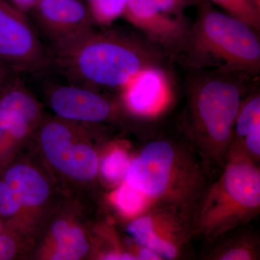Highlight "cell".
I'll list each match as a JSON object with an SVG mask.
<instances>
[{"instance_id": "obj_4", "label": "cell", "mask_w": 260, "mask_h": 260, "mask_svg": "<svg viewBox=\"0 0 260 260\" xmlns=\"http://www.w3.org/2000/svg\"><path fill=\"white\" fill-rule=\"evenodd\" d=\"M260 213V168L234 142L220 177L206 186L190 215L193 236L207 242L245 226Z\"/></svg>"}, {"instance_id": "obj_21", "label": "cell", "mask_w": 260, "mask_h": 260, "mask_svg": "<svg viewBox=\"0 0 260 260\" xmlns=\"http://www.w3.org/2000/svg\"><path fill=\"white\" fill-rule=\"evenodd\" d=\"M128 0H89L88 8L94 24L107 27L121 17Z\"/></svg>"}, {"instance_id": "obj_20", "label": "cell", "mask_w": 260, "mask_h": 260, "mask_svg": "<svg viewBox=\"0 0 260 260\" xmlns=\"http://www.w3.org/2000/svg\"><path fill=\"white\" fill-rule=\"evenodd\" d=\"M218 5L225 13L245 22L253 28H260V7L253 0H206Z\"/></svg>"}, {"instance_id": "obj_18", "label": "cell", "mask_w": 260, "mask_h": 260, "mask_svg": "<svg viewBox=\"0 0 260 260\" xmlns=\"http://www.w3.org/2000/svg\"><path fill=\"white\" fill-rule=\"evenodd\" d=\"M260 121V94L254 90L243 99L234 125V141L244 139L256 123Z\"/></svg>"}, {"instance_id": "obj_3", "label": "cell", "mask_w": 260, "mask_h": 260, "mask_svg": "<svg viewBox=\"0 0 260 260\" xmlns=\"http://www.w3.org/2000/svg\"><path fill=\"white\" fill-rule=\"evenodd\" d=\"M208 170L191 145L157 138L132 159L126 183L141 191L153 205L190 215L208 186Z\"/></svg>"}, {"instance_id": "obj_17", "label": "cell", "mask_w": 260, "mask_h": 260, "mask_svg": "<svg viewBox=\"0 0 260 260\" xmlns=\"http://www.w3.org/2000/svg\"><path fill=\"white\" fill-rule=\"evenodd\" d=\"M112 200L124 216L133 219L145 213L153 206L148 197L130 186L125 181L113 193Z\"/></svg>"}, {"instance_id": "obj_27", "label": "cell", "mask_w": 260, "mask_h": 260, "mask_svg": "<svg viewBox=\"0 0 260 260\" xmlns=\"http://www.w3.org/2000/svg\"><path fill=\"white\" fill-rule=\"evenodd\" d=\"M2 232V226H1V223H0V234H1Z\"/></svg>"}, {"instance_id": "obj_14", "label": "cell", "mask_w": 260, "mask_h": 260, "mask_svg": "<svg viewBox=\"0 0 260 260\" xmlns=\"http://www.w3.org/2000/svg\"><path fill=\"white\" fill-rule=\"evenodd\" d=\"M5 182L18 195L22 205L39 206L47 200L49 188L35 169L25 165L12 167L6 173Z\"/></svg>"}, {"instance_id": "obj_26", "label": "cell", "mask_w": 260, "mask_h": 260, "mask_svg": "<svg viewBox=\"0 0 260 260\" xmlns=\"http://www.w3.org/2000/svg\"><path fill=\"white\" fill-rule=\"evenodd\" d=\"M15 8L21 10L24 13L31 11L32 8L40 0H8Z\"/></svg>"}, {"instance_id": "obj_22", "label": "cell", "mask_w": 260, "mask_h": 260, "mask_svg": "<svg viewBox=\"0 0 260 260\" xmlns=\"http://www.w3.org/2000/svg\"><path fill=\"white\" fill-rule=\"evenodd\" d=\"M21 206L18 195L5 181H0V215H14Z\"/></svg>"}, {"instance_id": "obj_13", "label": "cell", "mask_w": 260, "mask_h": 260, "mask_svg": "<svg viewBox=\"0 0 260 260\" xmlns=\"http://www.w3.org/2000/svg\"><path fill=\"white\" fill-rule=\"evenodd\" d=\"M42 109L36 98L16 75L0 94V136L23 139L40 122Z\"/></svg>"}, {"instance_id": "obj_6", "label": "cell", "mask_w": 260, "mask_h": 260, "mask_svg": "<svg viewBox=\"0 0 260 260\" xmlns=\"http://www.w3.org/2000/svg\"><path fill=\"white\" fill-rule=\"evenodd\" d=\"M200 0H128L122 17L156 46L168 59L182 61L192 24L186 9Z\"/></svg>"}, {"instance_id": "obj_1", "label": "cell", "mask_w": 260, "mask_h": 260, "mask_svg": "<svg viewBox=\"0 0 260 260\" xmlns=\"http://www.w3.org/2000/svg\"><path fill=\"white\" fill-rule=\"evenodd\" d=\"M51 68L68 83L119 90L146 68L164 66L167 56L142 34L117 28L95 29L51 45Z\"/></svg>"}, {"instance_id": "obj_9", "label": "cell", "mask_w": 260, "mask_h": 260, "mask_svg": "<svg viewBox=\"0 0 260 260\" xmlns=\"http://www.w3.org/2000/svg\"><path fill=\"white\" fill-rule=\"evenodd\" d=\"M59 118L46 121L41 128V145L46 157L65 175L77 180H92L99 172L96 153L88 145L75 143V128L70 120Z\"/></svg>"}, {"instance_id": "obj_23", "label": "cell", "mask_w": 260, "mask_h": 260, "mask_svg": "<svg viewBox=\"0 0 260 260\" xmlns=\"http://www.w3.org/2000/svg\"><path fill=\"white\" fill-rule=\"evenodd\" d=\"M236 142V141H234ZM254 161L260 160V121L251 128L249 133L240 142H237Z\"/></svg>"}, {"instance_id": "obj_2", "label": "cell", "mask_w": 260, "mask_h": 260, "mask_svg": "<svg viewBox=\"0 0 260 260\" xmlns=\"http://www.w3.org/2000/svg\"><path fill=\"white\" fill-rule=\"evenodd\" d=\"M187 89L185 121L189 144L207 170L223 169L234 141V125L249 75L199 70Z\"/></svg>"}, {"instance_id": "obj_16", "label": "cell", "mask_w": 260, "mask_h": 260, "mask_svg": "<svg viewBox=\"0 0 260 260\" xmlns=\"http://www.w3.org/2000/svg\"><path fill=\"white\" fill-rule=\"evenodd\" d=\"M51 232L57 244L52 259L77 260L86 255L88 244L80 228L59 220L53 225Z\"/></svg>"}, {"instance_id": "obj_5", "label": "cell", "mask_w": 260, "mask_h": 260, "mask_svg": "<svg viewBox=\"0 0 260 260\" xmlns=\"http://www.w3.org/2000/svg\"><path fill=\"white\" fill-rule=\"evenodd\" d=\"M182 62L195 70H216L251 76L260 69L257 30L209 2L200 0Z\"/></svg>"}, {"instance_id": "obj_15", "label": "cell", "mask_w": 260, "mask_h": 260, "mask_svg": "<svg viewBox=\"0 0 260 260\" xmlns=\"http://www.w3.org/2000/svg\"><path fill=\"white\" fill-rule=\"evenodd\" d=\"M215 241L207 258L211 260L259 259V240L251 232H231Z\"/></svg>"}, {"instance_id": "obj_7", "label": "cell", "mask_w": 260, "mask_h": 260, "mask_svg": "<svg viewBox=\"0 0 260 260\" xmlns=\"http://www.w3.org/2000/svg\"><path fill=\"white\" fill-rule=\"evenodd\" d=\"M0 64L15 73L42 74L51 68L44 45L26 13L0 0Z\"/></svg>"}, {"instance_id": "obj_8", "label": "cell", "mask_w": 260, "mask_h": 260, "mask_svg": "<svg viewBox=\"0 0 260 260\" xmlns=\"http://www.w3.org/2000/svg\"><path fill=\"white\" fill-rule=\"evenodd\" d=\"M135 244L153 251L162 259H177L194 236L189 217L169 207L154 205L126 227Z\"/></svg>"}, {"instance_id": "obj_11", "label": "cell", "mask_w": 260, "mask_h": 260, "mask_svg": "<svg viewBox=\"0 0 260 260\" xmlns=\"http://www.w3.org/2000/svg\"><path fill=\"white\" fill-rule=\"evenodd\" d=\"M31 12L51 45L73 40L93 29L88 8L80 0H40Z\"/></svg>"}, {"instance_id": "obj_28", "label": "cell", "mask_w": 260, "mask_h": 260, "mask_svg": "<svg viewBox=\"0 0 260 260\" xmlns=\"http://www.w3.org/2000/svg\"><path fill=\"white\" fill-rule=\"evenodd\" d=\"M89 1V0H87V2Z\"/></svg>"}, {"instance_id": "obj_12", "label": "cell", "mask_w": 260, "mask_h": 260, "mask_svg": "<svg viewBox=\"0 0 260 260\" xmlns=\"http://www.w3.org/2000/svg\"><path fill=\"white\" fill-rule=\"evenodd\" d=\"M49 105L56 115L73 121L98 123L114 116L115 106L96 89L68 83L47 88Z\"/></svg>"}, {"instance_id": "obj_10", "label": "cell", "mask_w": 260, "mask_h": 260, "mask_svg": "<svg viewBox=\"0 0 260 260\" xmlns=\"http://www.w3.org/2000/svg\"><path fill=\"white\" fill-rule=\"evenodd\" d=\"M119 92L126 110L133 116L147 120L164 114L174 98L172 78L164 66L143 70Z\"/></svg>"}, {"instance_id": "obj_24", "label": "cell", "mask_w": 260, "mask_h": 260, "mask_svg": "<svg viewBox=\"0 0 260 260\" xmlns=\"http://www.w3.org/2000/svg\"><path fill=\"white\" fill-rule=\"evenodd\" d=\"M16 247L13 239L8 236L0 235V260L13 259Z\"/></svg>"}, {"instance_id": "obj_19", "label": "cell", "mask_w": 260, "mask_h": 260, "mask_svg": "<svg viewBox=\"0 0 260 260\" xmlns=\"http://www.w3.org/2000/svg\"><path fill=\"white\" fill-rule=\"evenodd\" d=\"M131 160L129 153L124 149H113L101 162L100 172L103 179L112 185L122 182L125 180Z\"/></svg>"}, {"instance_id": "obj_25", "label": "cell", "mask_w": 260, "mask_h": 260, "mask_svg": "<svg viewBox=\"0 0 260 260\" xmlns=\"http://www.w3.org/2000/svg\"><path fill=\"white\" fill-rule=\"evenodd\" d=\"M18 75L19 74L15 73L13 70L0 64V94L3 93L8 84Z\"/></svg>"}]
</instances>
